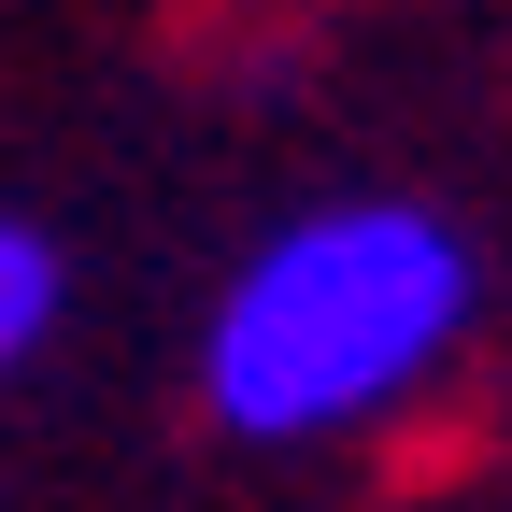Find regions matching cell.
<instances>
[{
  "mask_svg": "<svg viewBox=\"0 0 512 512\" xmlns=\"http://www.w3.org/2000/svg\"><path fill=\"white\" fill-rule=\"evenodd\" d=\"M470 342V242L427 200H313L200 313V413L228 441H342L413 413Z\"/></svg>",
  "mask_w": 512,
  "mask_h": 512,
  "instance_id": "6da1fadb",
  "label": "cell"
},
{
  "mask_svg": "<svg viewBox=\"0 0 512 512\" xmlns=\"http://www.w3.org/2000/svg\"><path fill=\"white\" fill-rule=\"evenodd\" d=\"M57 285H72V271H57V242H43L29 214H0V384L43 356V328H57Z\"/></svg>",
  "mask_w": 512,
  "mask_h": 512,
  "instance_id": "7a4b0ae2",
  "label": "cell"
}]
</instances>
